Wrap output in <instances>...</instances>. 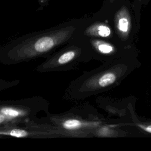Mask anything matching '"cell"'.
Masks as SVG:
<instances>
[{
    "mask_svg": "<svg viewBox=\"0 0 151 151\" xmlns=\"http://www.w3.org/2000/svg\"><path fill=\"white\" fill-rule=\"evenodd\" d=\"M74 30V27L70 26L21 41L11 48L9 53L14 55L11 58L19 61L51 52L70 38Z\"/></svg>",
    "mask_w": 151,
    "mask_h": 151,
    "instance_id": "cell-1",
    "label": "cell"
},
{
    "mask_svg": "<svg viewBox=\"0 0 151 151\" xmlns=\"http://www.w3.org/2000/svg\"><path fill=\"white\" fill-rule=\"evenodd\" d=\"M81 51L80 48L73 45L64 47L42 65V70H61L63 67L70 66L71 64L77 61L78 58H80Z\"/></svg>",
    "mask_w": 151,
    "mask_h": 151,
    "instance_id": "cell-2",
    "label": "cell"
},
{
    "mask_svg": "<svg viewBox=\"0 0 151 151\" xmlns=\"http://www.w3.org/2000/svg\"><path fill=\"white\" fill-rule=\"evenodd\" d=\"M114 22L119 34L122 37L127 36L130 30L131 21L129 11L126 6H122L117 12L115 15Z\"/></svg>",
    "mask_w": 151,
    "mask_h": 151,
    "instance_id": "cell-3",
    "label": "cell"
},
{
    "mask_svg": "<svg viewBox=\"0 0 151 151\" xmlns=\"http://www.w3.org/2000/svg\"><path fill=\"white\" fill-rule=\"evenodd\" d=\"M94 83L91 84H94V90H104L106 88L109 87L110 86L113 84L117 80V75L113 71H104L101 72L100 76H95ZM92 86V87H93Z\"/></svg>",
    "mask_w": 151,
    "mask_h": 151,
    "instance_id": "cell-4",
    "label": "cell"
},
{
    "mask_svg": "<svg viewBox=\"0 0 151 151\" xmlns=\"http://www.w3.org/2000/svg\"><path fill=\"white\" fill-rule=\"evenodd\" d=\"M94 51L99 54V57H111L115 51L114 47L110 42L96 41L93 43Z\"/></svg>",
    "mask_w": 151,
    "mask_h": 151,
    "instance_id": "cell-5",
    "label": "cell"
},
{
    "mask_svg": "<svg viewBox=\"0 0 151 151\" xmlns=\"http://www.w3.org/2000/svg\"><path fill=\"white\" fill-rule=\"evenodd\" d=\"M86 32L92 36H98L101 38H107L111 34V29L106 24H96L88 27Z\"/></svg>",
    "mask_w": 151,
    "mask_h": 151,
    "instance_id": "cell-6",
    "label": "cell"
},
{
    "mask_svg": "<svg viewBox=\"0 0 151 151\" xmlns=\"http://www.w3.org/2000/svg\"><path fill=\"white\" fill-rule=\"evenodd\" d=\"M81 123L76 119H69L65 121L63 126L67 129H75L81 127Z\"/></svg>",
    "mask_w": 151,
    "mask_h": 151,
    "instance_id": "cell-7",
    "label": "cell"
},
{
    "mask_svg": "<svg viewBox=\"0 0 151 151\" xmlns=\"http://www.w3.org/2000/svg\"><path fill=\"white\" fill-rule=\"evenodd\" d=\"M9 134L16 137H22L26 136L27 135V133L23 130L15 129L10 131V132H9Z\"/></svg>",
    "mask_w": 151,
    "mask_h": 151,
    "instance_id": "cell-8",
    "label": "cell"
},
{
    "mask_svg": "<svg viewBox=\"0 0 151 151\" xmlns=\"http://www.w3.org/2000/svg\"><path fill=\"white\" fill-rule=\"evenodd\" d=\"M139 126L144 130L145 131L151 133V124L150 125H147V126H145V125H142V124H139Z\"/></svg>",
    "mask_w": 151,
    "mask_h": 151,
    "instance_id": "cell-9",
    "label": "cell"
},
{
    "mask_svg": "<svg viewBox=\"0 0 151 151\" xmlns=\"http://www.w3.org/2000/svg\"><path fill=\"white\" fill-rule=\"evenodd\" d=\"M48 0H38V1H39V2L40 3V4H44L45 2H46L47 1H48Z\"/></svg>",
    "mask_w": 151,
    "mask_h": 151,
    "instance_id": "cell-10",
    "label": "cell"
},
{
    "mask_svg": "<svg viewBox=\"0 0 151 151\" xmlns=\"http://www.w3.org/2000/svg\"><path fill=\"white\" fill-rule=\"evenodd\" d=\"M114 1H115V0H109V1H110V2H113Z\"/></svg>",
    "mask_w": 151,
    "mask_h": 151,
    "instance_id": "cell-11",
    "label": "cell"
},
{
    "mask_svg": "<svg viewBox=\"0 0 151 151\" xmlns=\"http://www.w3.org/2000/svg\"><path fill=\"white\" fill-rule=\"evenodd\" d=\"M142 1V0H138V2H141Z\"/></svg>",
    "mask_w": 151,
    "mask_h": 151,
    "instance_id": "cell-12",
    "label": "cell"
}]
</instances>
